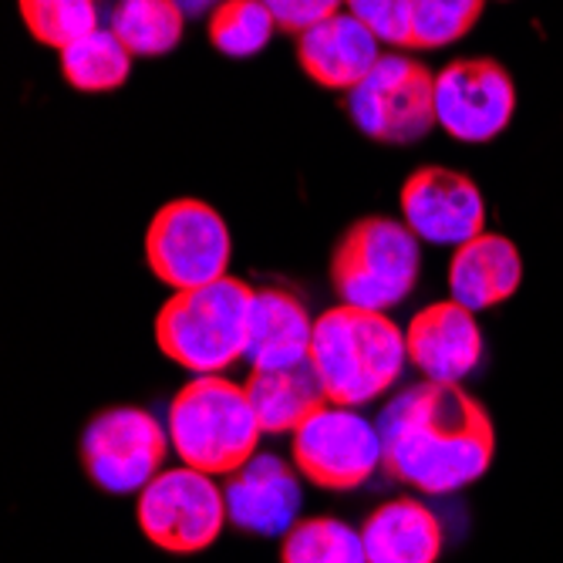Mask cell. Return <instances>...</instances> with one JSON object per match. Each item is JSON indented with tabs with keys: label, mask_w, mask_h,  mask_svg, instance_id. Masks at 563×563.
Returning a JSON list of instances; mask_svg holds the SVG:
<instances>
[{
	"label": "cell",
	"mask_w": 563,
	"mask_h": 563,
	"mask_svg": "<svg viewBox=\"0 0 563 563\" xmlns=\"http://www.w3.org/2000/svg\"><path fill=\"white\" fill-rule=\"evenodd\" d=\"M385 470L398 483L445 496L476 483L496 455V429L479 398L459 382H422L378 416Z\"/></svg>",
	"instance_id": "cell-1"
},
{
	"label": "cell",
	"mask_w": 563,
	"mask_h": 563,
	"mask_svg": "<svg viewBox=\"0 0 563 563\" xmlns=\"http://www.w3.org/2000/svg\"><path fill=\"white\" fill-rule=\"evenodd\" d=\"M307 362L318 372L331 405H368L398 382L408 362L405 331L385 311L338 303L314 321Z\"/></svg>",
	"instance_id": "cell-2"
},
{
	"label": "cell",
	"mask_w": 563,
	"mask_h": 563,
	"mask_svg": "<svg viewBox=\"0 0 563 563\" xmlns=\"http://www.w3.org/2000/svg\"><path fill=\"white\" fill-rule=\"evenodd\" d=\"M253 290L240 277L173 290L156 314L159 351L192 375H220L246 357Z\"/></svg>",
	"instance_id": "cell-3"
},
{
	"label": "cell",
	"mask_w": 563,
	"mask_h": 563,
	"mask_svg": "<svg viewBox=\"0 0 563 563\" xmlns=\"http://www.w3.org/2000/svg\"><path fill=\"white\" fill-rule=\"evenodd\" d=\"M261 419L253 412L246 388L220 378L196 375L169 405V442L183 466L207 476H233L261 445Z\"/></svg>",
	"instance_id": "cell-4"
},
{
	"label": "cell",
	"mask_w": 563,
	"mask_h": 563,
	"mask_svg": "<svg viewBox=\"0 0 563 563\" xmlns=\"http://www.w3.org/2000/svg\"><path fill=\"white\" fill-rule=\"evenodd\" d=\"M419 236L401 220L365 217L351 223L331 253V287L341 303L388 311L419 284Z\"/></svg>",
	"instance_id": "cell-5"
},
{
	"label": "cell",
	"mask_w": 563,
	"mask_h": 563,
	"mask_svg": "<svg viewBox=\"0 0 563 563\" xmlns=\"http://www.w3.org/2000/svg\"><path fill=\"white\" fill-rule=\"evenodd\" d=\"M233 236L227 220L202 199H173L145 230V264L166 287L189 290L230 277Z\"/></svg>",
	"instance_id": "cell-6"
},
{
	"label": "cell",
	"mask_w": 563,
	"mask_h": 563,
	"mask_svg": "<svg viewBox=\"0 0 563 563\" xmlns=\"http://www.w3.org/2000/svg\"><path fill=\"white\" fill-rule=\"evenodd\" d=\"M135 514L145 540L176 556L210 550L230 520L223 489L192 466L163 470L139 493Z\"/></svg>",
	"instance_id": "cell-7"
},
{
	"label": "cell",
	"mask_w": 563,
	"mask_h": 563,
	"mask_svg": "<svg viewBox=\"0 0 563 563\" xmlns=\"http://www.w3.org/2000/svg\"><path fill=\"white\" fill-rule=\"evenodd\" d=\"M351 122L382 145H412L435 122V75L405 55H382L365 81L347 91Z\"/></svg>",
	"instance_id": "cell-8"
},
{
	"label": "cell",
	"mask_w": 563,
	"mask_h": 563,
	"mask_svg": "<svg viewBox=\"0 0 563 563\" xmlns=\"http://www.w3.org/2000/svg\"><path fill=\"white\" fill-rule=\"evenodd\" d=\"M169 429L145 408L119 405L98 412L81 435V463L88 479L115 496L142 493L163 473Z\"/></svg>",
	"instance_id": "cell-9"
},
{
	"label": "cell",
	"mask_w": 563,
	"mask_h": 563,
	"mask_svg": "<svg viewBox=\"0 0 563 563\" xmlns=\"http://www.w3.org/2000/svg\"><path fill=\"white\" fill-rule=\"evenodd\" d=\"M294 466L303 479L331 493L365 486L385 466L378 426L354 408L328 401L294 432Z\"/></svg>",
	"instance_id": "cell-10"
},
{
	"label": "cell",
	"mask_w": 563,
	"mask_h": 563,
	"mask_svg": "<svg viewBox=\"0 0 563 563\" xmlns=\"http://www.w3.org/2000/svg\"><path fill=\"white\" fill-rule=\"evenodd\" d=\"M514 112L517 85L493 58H459L435 75V122L459 142H493L514 122Z\"/></svg>",
	"instance_id": "cell-11"
},
{
	"label": "cell",
	"mask_w": 563,
	"mask_h": 563,
	"mask_svg": "<svg viewBox=\"0 0 563 563\" xmlns=\"http://www.w3.org/2000/svg\"><path fill=\"white\" fill-rule=\"evenodd\" d=\"M401 217L419 240L463 246L486 233V202L479 186L445 166H422L401 186Z\"/></svg>",
	"instance_id": "cell-12"
},
{
	"label": "cell",
	"mask_w": 563,
	"mask_h": 563,
	"mask_svg": "<svg viewBox=\"0 0 563 563\" xmlns=\"http://www.w3.org/2000/svg\"><path fill=\"white\" fill-rule=\"evenodd\" d=\"M405 347L426 382H463L483 357V331L476 311L459 300H439L405 328Z\"/></svg>",
	"instance_id": "cell-13"
},
{
	"label": "cell",
	"mask_w": 563,
	"mask_h": 563,
	"mask_svg": "<svg viewBox=\"0 0 563 563\" xmlns=\"http://www.w3.org/2000/svg\"><path fill=\"white\" fill-rule=\"evenodd\" d=\"M230 523L257 537H287L300 514V483L277 455H253L223 486Z\"/></svg>",
	"instance_id": "cell-14"
},
{
	"label": "cell",
	"mask_w": 563,
	"mask_h": 563,
	"mask_svg": "<svg viewBox=\"0 0 563 563\" xmlns=\"http://www.w3.org/2000/svg\"><path fill=\"white\" fill-rule=\"evenodd\" d=\"M382 41L347 11L331 14L297 37V62L303 75L331 91H351L382 58Z\"/></svg>",
	"instance_id": "cell-15"
},
{
	"label": "cell",
	"mask_w": 563,
	"mask_h": 563,
	"mask_svg": "<svg viewBox=\"0 0 563 563\" xmlns=\"http://www.w3.org/2000/svg\"><path fill=\"white\" fill-rule=\"evenodd\" d=\"M523 261L514 240L499 233H479L470 243L455 246L449 264V294L470 311H489V307L509 300L520 290Z\"/></svg>",
	"instance_id": "cell-16"
},
{
	"label": "cell",
	"mask_w": 563,
	"mask_h": 563,
	"mask_svg": "<svg viewBox=\"0 0 563 563\" xmlns=\"http://www.w3.org/2000/svg\"><path fill=\"white\" fill-rule=\"evenodd\" d=\"M314 321L300 297L280 287L253 294L250 307V341L246 362L253 368H290L311 357Z\"/></svg>",
	"instance_id": "cell-17"
},
{
	"label": "cell",
	"mask_w": 563,
	"mask_h": 563,
	"mask_svg": "<svg viewBox=\"0 0 563 563\" xmlns=\"http://www.w3.org/2000/svg\"><path fill=\"white\" fill-rule=\"evenodd\" d=\"M368 563H435L442 556V523L419 499H391L362 527Z\"/></svg>",
	"instance_id": "cell-18"
},
{
	"label": "cell",
	"mask_w": 563,
	"mask_h": 563,
	"mask_svg": "<svg viewBox=\"0 0 563 563\" xmlns=\"http://www.w3.org/2000/svg\"><path fill=\"white\" fill-rule=\"evenodd\" d=\"M246 398L261 419V429L271 435L297 432L307 419L328 405L324 385L311 362L290 368H253L246 378Z\"/></svg>",
	"instance_id": "cell-19"
},
{
	"label": "cell",
	"mask_w": 563,
	"mask_h": 563,
	"mask_svg": "<svg viewBox=\"0 0 563 563\" xmlns=\"http://www.w3.org/2000/svg\"><path fill=\"white\" fill-rule=\"evenodd\" d=\"M132 58L135 55L119 41L112 27H98L62 51V75L75 91L106 95L129 81Z\"/></svg>",
	"instance_id": "cell-20"
},
{
	"label": "cell",
	"mask_w": 563,
	"mask_h": 563,
	"mask_svg": "<svg viewBox=\"0 0 563 563\" xmlns=\"http://www.w3.org/2000/svg\"><path fill=\"white\" fill-rule=\"evenodd\" d=\"M186 11L179 0H122L112 14V31L135 58H156L183 41Z\"/></svg>",
	"instance_id": "cell-21"
},
{
	"label": "cell",
	"mask_w": 563,
	"mask_h": 563,
	"mask_svg": "<svg viewBox=\"0 0 563 563\" xmlns=\"http://www.w3.org/2000/svg\"><path fill=\"white\" fill-rule=\"evenodd\" d=\"M277 21L264 0H220L210 11V41L227 58H253L271 44Z\"/></svg>",
	"instance_id": "cell-22"
},
{
	"label": "cell",
	"mask_w": 563,
	"mask_h": 563,
	"mask_svg": "<svg viewBox=\"0 0 563 563\" xmlns=\"http://www.w3.org/2000/svg\"><path fill=\"white\" fill-rule=\"evenodd\" d=\"M280 563H368L365 540L341 520H300L280 550Z\"/></svg>",
	"instance_id": "cell-23"
},
{
	"label": "cell",
	"mask_w": 563,
	"mask_h": 563,
	"mask_svg": "<svg viewBox=\"0 0 563 563\" xmlns=\"http://www.w3.org/2000/svg\"><path fill=\"white\" fill-rule=\"evenodd\" d=\"M24 27L37 44L65 51L85 34L98 31L95 0H18Z\"/></svg>",
	"instance_id": "cell-24"
},
{
	"label": "cell",
	"mask_w": 563,
	"mask_h": 563,
	"mask_svg": "<svg viewBox=\"0 0 563 563\" xmlns=\"http://www.w3.org/2000/svg\"><path fill=\"white\" fill-rule=\"evenodd\" d=\"M486 0H412V41L408 47L432 51L463 41L483 18Z\"/></svg>",
	"instance_id": "cell-25"
},
{
	"label": "cell",
	"mask_w": 563,
	"mask_h": 563,
	"mask_svg": "<svg viewBox=\"0 0 563 563\" xmlns=\"http://www.w3.org/2000/svg\"><path fill=\"white\" fill-rule=\"evenodd\" d=\"M344 11L362 21L382 44L408 47L412 41V0H344Z\"/></svg>",
	"instance_id": "cell-26"
},
{
	"label": "cell",
	"mask_w": 563,
	"mask_h": 563,
	"mask_svg": "<svg viewBox=\"0 0 563 563\" xmlns=\"http://www.w3.org/2000/svg\"><path fill=\"white\" fill-rule=\"evenodd\" d=\"M264 4L271 8L280 31L300 37L303 31H311L314 24L338 14L344 8V0H264Z\"/></svg>",
	"instance_id": "cell-27"
}]
</instances>
